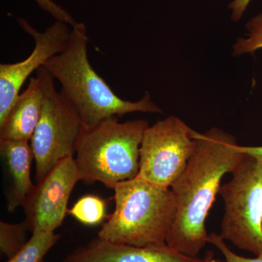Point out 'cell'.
Masks as SVG:
<instances>
[{
    "instance_id": "obj_15",
    "label": "cell",
    "mask_w": 262,
    "mask_h": 262,
    "mask_svg": "<svg viewBox=\"0 0 262 262\" xmlns=\"http://www.w3.org/2000/svg\"><path fill=\"white\" fill-rule=\"evenodd\" d=\"M27 232L29 230L24 222L18 224L0 222V251L8 259L28 242Z\"/></svg>"
},
{
    "instance_id": "obj_16",
    "label": "cell",
    "mask_w": 262,
    "mask_h": 262,
    "mask_svg": "<svg viewBox=\"0 0 262 262\" xmlns=\"http://www.w3.org/2000/svg\"><path fill=\"white\" fill-rule=\"evenodd\" d=\"M247 37L241 38L234 46V53H252L262 48V14L250 19L246 24Z\"/></svg>"
},
{
    "instance_id": "obj_5",
    "label": "cell",
    "mask_w": 262,
    "mask_h": 262,
    "mask_svg": "<svg viewBox=\"0 0 262 262\" xmlns=\"http://www.w3.org/2000/svg\"><path fill=\"white\" fill-rule=\"evenodd\" d=\"M222 185L225 203L220 235L236 247L262 256V158L246 154Z\"/></svg>"
},
{
    "instance_id": "obj_3",
    "label": "cell",
    "mask_w": 262,
    "mask_h": 262,
    "mask_svg": "<svg viewBox=\"0 0 262 262\" xmlns=\"http://www.w3.org/2000/svg\"><path fill=\"white\" fill-rule=\"evenodd\" d=\"M115 208L103 224L97 237L115 244L137 247H160L175 215V196L171 189L157 187L136 177L118 183Z\"/></svg>"
},
{
    "instance_id": "obj_13",
    "label": "cell",
    "mask_w": 262,
    "mask_h": 262,
    "mask_svg": "<svg viewBox=\"0 0 262 262\" xmlns=\"http://www.w3.org/2000/svg\"><path fill=\"white\" fill-rule=\"evenodd\" d=\"M60 237L61 236L54 232H34L22 249L7 262H42L46 255Z\"/></svg>"
},
{
    "instance_id": "obj_9",
    "label": "cell",
    "mask_w": 262,
    "mask_h": 262,
    "mask_svg": "<svg viewBox=\"0 0 262 262\" xmlns=\"http://www.w3.org/2000/svg\"><path fill=\"white\" fill-rule=\"evenodd\" d=\"M17 21L26 32L32 36L35 46L30 56L24 61L0 64V122L5 120L29 75L52 57L61 53L70 36L71 30L64 22L57 20L46 32H40L24 18H18Z\"/></svg>"
},
{
    "instance_id": "obj_4",
    "label": "cell",
    "mask_w": 262,
    "mask_h": 262,
    "mask_svg": "<svg viewBox=\"0 0 262 262\" xmlns=\"http://www.w3.org/2000/svg\"><path fill=\"white\" fill-rule=\"evenodd\" d=\"M149 126L146 120L120 122L117 116L83 126L74 157L82 181L113 189L118 183L136 178L141 141Z\"/></svg>"
},
{
    "instance_id": "obj_21",
    "label": "cell",
    "mask_w": 262,
    "mask_h": 262,
    "mask_svg": "<svg viewBox=\"0 0 262 262\" xmlns=\"http://www.w3.org/2000/svg\"><path fill=\"white\" fill-rule=\"evenodd\" d=\"M203 262H225L215 258V253L213 251H208L203 258Z\"/></svg>"
},
{
    "instance_id": "obj_6",
    "label": "cell",
    "mask_w": 262,
    "mask_h": 262,
    "mask_svg": "<svg viewBox=\"0 0 262 262\" xmlns=\"http://www.w3.org/2000/svg\"><path fill=\"white\" fill-rule=\"evenodd\" d=\"M37 70L42 76L44 101L40 118L30 141L37 182L60 160L75 157L77 140L84 126L75 108L57 91L51 74L43 67Z\"/></svg>"
},
{
    "instance_id": "obj_11",
    "label": "cell",
    "mask_w": 262,
    "mask_h": 262,
    "mask_svg": "<svg viewBox=\"0 0 262 262\" xmlns=\"http://www.w3.org/2000/svg\"><path fill=\"white\" fill-rule=\"evenodd\" d=\"M44 101L42 76L30 77L27 89L19 94L5 120L0 122V140L30 141L39 118Z\"/></svg>"
},
{
    "instance_id": "obj_2",
    "label": "cell",
    "mask_w": 262,
    "mask_h": 262,
    "mask_svg": "<svg viewBox=\"0 0 262 262\" xmlns=\"http://www.w3.org/2000/svg\"><path fill=\"white\" fill-rule=\"evenodd\" d=\"M89 42L85 24L77 23L71 30L64 49L42 66L60 82V93L80 115L84 126L136 112L163 113L148 93L134 102L118 97L90 63Z\"/></svg>"
},
{
    "instance_id": "obj_17",
    "label": "cell",
    "mask_w": 262,
    "mask_h": 262,
    "mask_svg": "<svg viewBox=\"0 0 262 262\" xmlns=\"http://www.w3.org/2000/svg\"><path fill=\"white\" fill-rule=\"evenodd\" d=\"M208 244L214 246L222 253L225 258V262H262V256L247 258L236 254L225 244L223 237L215 232L208 234Z\"/></svg>"
},
{
    "instance_id": "obj_7",
    "label": "cell",
    "mask_w": 262,
    "mask_h": 262,
    "mask_svg": "<svg viewBox=\"0 0 262 262\" xmlns=\"http://www.w3.org/2000/svg\"><path fill=\"white\" fill-rule=\"evenodd\" d=\"M194 131L175 116L148 127L141 141L138 178L157 187L170 188L194 151Z\"/></svg>"
},
{
    "instance_id": "obj_12",
    "label": "cell",
    "mask_w": 262,
    "mask_h": 262,
    "mask_svg": "<svg viewBox=\"0 0 262 262\" xmlns=\"http://www.w3.org/2000/svg\"><path fill=\"white\" fill-rule=\"evenodd\" d=\"M29 141L0 140V155L6 177V201L8 212L22 206L34 187L31 179V165L34 160Z\"/></svg>"
},
{
    "instance_id": "obj_1",
    "label": "cell",
    "mask_w": 262,
    "mask_h": 262,
    "mask_svg": "<svg viewBox=\"0 0 262 262\" xmlns=\"http://www.w3.org/2000/svg\"><path fill=\"white\" fill-rule=\"evenodd\" d=\"M195 146L185 170L170 187L176 199L175 215L166 244L175 251L198 257L208 244L206 228L221 182L232 173L244 153L235 138L213 127L200 134L194 131Z\"/></svg>"
},
{
    "instance_id": "obj_14",
    "label": "cell",
    "mask_w": 262,
    "mask_h": 262,
    "mask_svg": "<svg viewBox=\"0 0 262 262\" xmlns=\"http://www.w3.org/2000/svg\"><path fill=\"white\" fill-rule=\"evenodd\" d=\"M69 212L83 225H98L106 218V203L99 196L86 195L76 202Z\"/></svg>"
},
{
    "instance_id": "obj_8",
    "label": "cell",
    "mask_w": 262,
    "mask_h": 262,
    "mask_svg": "<svg viewBox=\"0 0 262 262\" xmlns=\"http://www.w3.org/2000/svg\"><path fill=\"white\" fill-rule=\"evenodd\" d=\"M80 181L82 177L75 158L69 157L58 162L34 184L21 206L29 232H55L62 225L71 194Z\"/></svg>"
},
{
    "instance_id": "obj_18",
    "label": "cell",
    "mask_w": 262,
    "mask_h": 262,
    "mask_svg": "<svg viewBox=\"0 0 262 262\" xmlns=\"http://www.w3.org/2000/svg\"><path fill=\"white\" fill-rule=\"evenodd\" d=\"M38 5L47 13H50L58 21L64 22L70 24L72 27L77 24L75 19L68 13L63 10L61 6H59L52 0H36Z\"/></svg>"
},
{
    "instance_id": "obj_19",
    "label": "cell",
    "mask_w": 262,
    "mask_h": 262,
    "mask_svg": "<svg viewBox=\"0 0 262 262\" xmlns=\"http://www.w3.org/2000/svg\"><path fill=\"white\" fill-rule=\"evenodd\" d=\"M251 0H233L229 5L231 10V19L233 21L238 22L244 16Z\"/></svg>"
},
{
    "instance_id": "obj_20",
    "label": "cell",
    "mask_w": 262,
    "mask_h": 262,
    "mask_svg": "<svg viewBox=\"0 0 262 262\" xmlns=\"http://www.w3.org/2000/svg\"><path fill=\"white\" fill-rule=\"evenodd\" d=\"M238 149L241 152L262 158V146H246L239 145Z\"/></svg>"
},
{
    "instance_id": "obj_10",
    "label": "cell",
    "mask_w": 262,
    "mask_h": 262,
    "mask_svg": "<svg viewBox=\"0 0 262 262\" xmlns=\"http://www.w3.org/2000/svg\"><path fill=\"white\" fill-rule=\"evenodd\" d=\"M62 262H203L175 251L168 245L137 247L96 237L74 250Z\"/></svg>"
}]
</instances>
